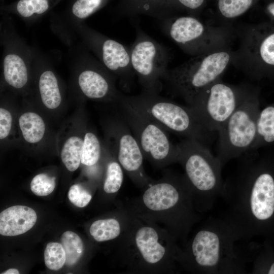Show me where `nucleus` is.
Instances as JSON below:
<instances>
[{
  "mask_svg": "<svg viewBox=\"0 0 274 274\" xmlns=\"http://www.w3.org/2000/svg\"><path fill=\"white\" fill-rule=\"evenodd\" d=\"M224 183L223 218L238 240L262 236L274 241V153L250 150L238 158Z\"/></svg>",
  "mask_w": 274,
  "mask_h": 274,
  "instance_id": "nucleus-1",
  "label": "nucleus"
},
{
  "mask_svg": "<svg viewBox=\"0 0 274 274\" xmlns=\"http://www.w3.org/2000/svg\"><path fill=\"white\" fill-rule=\"evenodd\" d=\"M127 206L136 215L165 228L177 243L184 244L200 219L183 174L171 170L153 181Z\"/></svg>",
  "mask_w": 274,
  "mask_h": 274,
  "instance_id": "nucleus-2",
  "label": "nucleus"
},
{
  "mask_svg": "<svg viewBox=\"0 0 274 274\" xmlns=\"http://www.w3.org/2000/svg\"><path fill=\"white\" fill-rule=\"evenodd\" d=\"M119 244L121 264L127 272H174L180 246L158 224L133 213L130 224Z\"/></svg>",
  "mask_w": 274,
  "mask_h": 274,
  "instance_id": "nucleus-3",
  "label": "nucleus"
},
{
  "mask_svg": "<svg viewBox=\"0 0 274 274\" xmlns=\"http://www.w3.org/2000/svg\"><path fill=\"white\" fill-rule=\"evenodd\" d=\"M236 241L234 231L223 218H211L180 246L177 263L191 273H244V262L234 249Z\"/></svg>",
  "mask_w": 274,
  "mask_h": 274,
  "instance_id": "nucleus-4",
  "label": "nucleus"
},
{
  "mask_svg": "<svg viewBox=\"0 0 274 274\" xmlns=\"http://www.w3.org/2000/svg\"><path fill=\"white\" fill-rule=\"evenodd\" d=\"M183 175L191 190L195 207L201 214L210 210L221 196L224 182L220 160L209 147L193 139H185L177 144Z\"/></svg>",
  "mask_w": 274,
  "mask_h": 274,
  "instance_id": "nucleus-5",
  "label": "nucleus"
},
{
  "mask_svg": "<svg viewBox=\"0 0 274 274\" xmlns=\"http://www.w3.org/2000/svg\"><path fill=\"white\" fill-rule=\"evenodd\" d=\"M122 98L139 113L167 132L196 140L209 147L216 133L207 130L189 106H183L159 94L144 92L136 95L123 94Z\"/></svg>",
  "mask_w": 274,
  "mask_h": 274,
  "instance_id": "nucleus-6",
  "label": "nucleus"
},
{
  "mask_svg": "<svg viewBox=\"0 0 274 274\" xmlns=\"http://www.w3.org/2000/svg\"><path fill=\"white\" fill-rule=\"evenodd\" d=\"M232 51L229 48L193 56L168 69L163 77V87L172 96L191 105L202 90L221 79L231 64Z\"/></svg>",
  "mask_w": 274,
  "mask_h": 274,
  "instance_id": "nucleus-7",
  "label": "nucleus"
},
{
  "mask_svg": "<svg viewBox=\"0 0 274 274\" xmlns=\"http://www.w3.org/2000/svg\"><path fill=\"white\" fill-rule=\"evenodd\" d=\"M163 30L187 54L195 56L231 48L236 36L229 23L213 25L190 15L162 20Z\"/></svg>",
  "mask_w": 274,
  "mask_h": 274,
  "instance_id": "nucleus-8",
  "label": "nucleus"
},
{
  "mask_svg": "<svg viewBox=\"0 0 274 274\" xmlns=\"http://www.w3.org/2000/svg\"><path fill=\"white\" fill-rule=\"evenodd\" d=\"M235 31L238 45L231 64L252 80L274 78V24H244Z\"/></svg>",
  "mask_w": 274,
  "mask_h": 274,
  "instance_id": "nucleus-9",
  "label": "nucleus"
},
{
  "mask_svg": "<svg viewBox=\"0 0 274 274\" xmlns=\"http://www.w3.org/2000/svg\"><path fill=\"white\" fill-rule=\"evenodd\" d=\"M260 110V89L256 87L217 132L216 157L223 166L251 150Z\"/></svg>",
  "mask_w": 274,
  "mask_h": 274,
  "instance_id": "nucleus-10",
  "label": "nucleus"
},
{
  "mask_svg": "<svg viewBox=\"0 0 274 274\" xmlns=\"http://www.w3.org/2000/svg\"><path fill=\"white\" fill-rule=\"evenodd\" d=\"M256 87L247 83L230 84L220 79L199 93L189 106L207 130L217 133Z\"/></svg>",
  "mask_w": 274,
  "mask_h": 274,
  "instance_id": "nucleus-11",
  "label": "nucleus"
},
{
  "mask_svg": "<svg viewBox=\"0 0 274 274\" xmlns=\"http://www.w3.org/2000/svg\"><path fill=\"white\" fill-rule=\"evenodd\" d=\"M122 95L117 102L119 113L129 126L144 158L156 169L178 162V145L172 143L167 131L136 112L122 98Z\"/></svg>",
  "mask_w": 274,
  "mask_h": 274,
  "instance_id": "nucleus-12",
  "label": "nucleus"
},
{
  "mask_svg": "<svg viewBox=\"0 0 274 274\" xmlns=\"http://www.w3.org/2000/svg\"><path fill=\"white\" fill-rule=\"evenodd\" d=\"M135 40L129 48L131 64L142 92L159 94L163 88V77L168 69V49L135 26Z\"/></svg>",
  "mask_w": 274,
  "mask_h": 274,
  "instance_id": "nucleus-13",
  "label": "nucleus"
},
{
  "mask_svg": "<svg viewBox=\"0 0 274 274\" xmlns=\"http://www.w3.org/2000/svg\"><path fill=\"white\" fill-rule=\"evenodd\" d=\"M71 25L99 62L118 78L122 90L130 92L135 75L131 64L129 48L91 28L84 22Z\"/></svg>",
  "mask_w": 274,
  "mask_h": 274,
  "instance_id": "nucleus-14",
  "label": "nucleus"
},
{
  "mask_svg": "<svg viewBox=\"0 0 274 274\" xmlns=\"http://www.w3.org/2000/svg\"><path fill=\"white\" fill-rule=\"evenodd\" d=\"M1 43L5 80L13 88L22 89L28 82L35 51L17 34L12 22H1Z\"/></svg>",
  "mask_w": 274,
  "mask_h": 274,
  "instance_id": "nucleus-15",
  "label": "nucleus"
},
{
  "mask_svg": "<svg viewBox=\"0 0 274 274\" xmlns=\"http://www.w3.org/2000/svg\"><path fill=\"white\" fill-rule=\"evenodd\" d=\"M112 130L115 158L135 186L143 189L153 179L145 172L143 153L129 126L119 113Z\"/></svg>",
  "mask_w": 274,
  "mask_h": 274,
  "instance_id": "nucleus-16",
  "label": "nucleus"
},
{
  "mask_svg": "<svg viewBox=\"0 0 274 274\" xmlns=\"http://www.w3.org/2000/svg\"><path fill=\"white\" fill-rule=\"evenodd\" d=\"M80 73L78 82L80 89L87 97L93 99H114L118 102L121 94L115 87L114 75L98 60L88 53L81 55L78 61Z\"/></svg>",
  "mask_w": 274,
  "mask_h": 274,
  "instance_id": "nucleus-17",
  "label": "nucleus"
},
{
  "mask_svg": "<svg viewBox=\"0 0 274 274\" xmlns=\"http://www.w3.org/2000/svg\"><path fill=\"white\" fill-rule=\"evenodd\" d=\"M133 213L124 206L116 216L94 221L89 228V233L97 242H105L114 239L118 241L126 232L131 220Z\"/></svg>",
  "mask_w": 274,
  "mask_h": 274,
  "instance_id": "nucleus-18",
  "label": "nucleus"
},
{
  "mask_svg": "<svg viewBox=\"0 0 274 274\" xmlns=\"http://www.w3.org/2000/svg\"><path fill=\"white\" fill-rule=\"evenodd\" d=\"M37 216L31 208L24 206L9 207L0 214V234L16 236L25 233L36 224Z\"/></svg>",
  "mask_w": 274,
  "mask_h": 274,
  "instance_id": "nucleus-19",
  "label": "nucleus"
},
{
  "mask_svg": "<svg viewBox=\"0 0 274 274\" xmlns=\"http://www.w3.org/2000/svg\"><path fill=\"white\" fill-rule=\"evenodd\" d=\"M117 10L123 16L145 15L161 20L173 16L175 12L172 0H120Z\"/></svg>",
  "mask_w": 274,
  "mask_h": 274,
  "instance_id": "nucleus-20",
  "label": "nucleus"
},
{
  "mask_svg": "<svg viewBox=\"0 0 274 274\" xmlns=\"http://www.w3.org/2000/svg\"><path fill=\"white\" fill-rule=\"evenodd\" d=\"M35 58L41 68L38 87L42 101L47 108L55 109L62 101L58 79L46 58L36 51Z\"/></svg>",
  "mask_w": 274,
  "mask_h": 274,
  "instance_id": "nucleus-21",
  "label": "nucleus"
},
{
  "mask_svg": "<svg viewBox=\"0 0 274 274\" xmlns=\"http://www.w3.org/2000/svg\"><path fill=\"white\" fill-rule=\"evenodd\" d=\"M274 145V103L262 110L259 114L256 140L251 150Z\"/></svg>",
  "mask_w": 274,
  "mask_h": 274,
  "instance_id": "nucleus-22",
  "label": "nucleus"
},
{
  "mask_svg": "<svg viewBox=\"0 0 274 274\" xmlns=\"http://www.w3.org/2000/svg\"><path fill=\"white\" fill-rule=\"evenodd\" d=\"M259 0H216L217 15L226 21L236 19L250 10Z\"/></svg>",
  "mask_w": 274,
  "mask_h": 274,
  "instance_id": "nucleus-23",
  "label": "nucleus"
},
{
  "mask_svg": "<svg viewBox=\"0 0 274 274\" xmlns=\"http://www.w3.org/2000/svg\"><path fill=\"white\" fill-rule=\"evenodd\" d=\"M19 124L25 140L30 143L39 142L43 138L45 125L41 117L35 113L26 112L19 119Z\"/></svg>",
  "mask_w": 274,
  "mask_h": 274,
  "instance_id": "nucleus-24",
  "label": "nucleus"
},
{
  "mask_svg": "<svg viewBox=\"0 0 274 274\" xmlns=\"http://www.w3.org/2000/svg\"><path fill=\"white\" fill-rule=\"evenodd\" d=\"M83 142L81 138L73 136L66 141L62 147L61 160L69 171L76 170L81 162Z\"/></svg>",
  "mask_w": 274,
  "mask_h": 274,
  "instance_id": "nucleus-25",
  "label": "nucleus"
},
{
  "mask_svg": "<svg viewBox=\"0 0 274 274\" xmlns=\"http://www.w3.org/2000/svg\"><path fill=\"white\" fill-rule=\"evenodd\" d=\"M61 242L65 252V264L68 266L75 265L81 258L84 246L81 238L75 232H64L61 237Z\"/></svg>",
  "mask_w": 274,
  "mask_h": 274,
  "instance_id": "nucleus-26",
  "label": "nucleus"
},
{
  "mask_svg": "<svg viewBox=\"0 0 274 274\" xmlns=\"http://www.w3.org/2000/svg\"><path fill=\"white\" fill-rule=\"evenodd\" d=\"M253 273L274 274V250L272 242L266 239L253 263Z\"/></svg>",
  "mask_w": 274,
  "mask_h": 274,
  "instance_id": "nucleus-27",
  "label": "nucleus"
},
{
  "mask_svg": "<svg viewBox=\"0 0 274 274\" xmlns=\"http://www.w3.org/2000/svg\"><path fill=\"white\" fill-rule=\"evenodd\" d=\"M123 169L117 159L107 162L103 190L107 194H115L120 189L124 180Z\"/></svg>",
  "mask_w": 274,
  "mask_h": 274,
  "instance_id": "nucleus-28",
  "label": "nucleus"
},
{
  "mask_svg": "<svg viewBox=\"0 0 274 274\" xmlns=\"http://www.w3.org/2000/svg\"><path fill=\"white\" fill-rule=\"evenodd\" d=\"M49 8L48 0H20L15 10L21 17L30 21L44 14Z\"/></svg>",
  "mask_w": 274,
  "mask_h": 274,
  "instance_id": "nucleus-29",
  "label": "nucleus"
},
{
  "mask_svg": "<svg viewBox=\"0 0 274 274\" xmlns=\"http://www.w3.org/2000/svg\"><path fill=\"white\" fill-rule=\"evenodd\" d=\"M101 156V146L96 135L87 132L84 139L81 163L88 166L96 165Z\"/></svg>",
  "mask_w": 274,
  "mask_h": 274,
  "instance_id": "nucleus-30",
  "label": "nucleus"
},
{
  "mask_svg": "<svg viewBox=\"0 0 274 274\" xmlns=\"http://www.w3.org/2000/svg\"><path fill=\"white\" fill-rule=\"evenodd\" d=\"M107 0H77L72 8L73 24L82 22L102 7Z\"/></svg>",
  "mask_w": 274,
  "mask_h": 274,
  "instance_id": "nucleus-31",
  "label": "nucleus"
},
{
  "mask_svg": "<svg viewBox=\"0 0 274 274\" xmlns=\"http://www.w3.org/2000/svg\"><path fill=\"white\" fill-rule=\"evenodd\" d=\"M46 266L50 269L58 270L65 263L66 255L61 244L56 242L48 243L44 251Z\"/></svg>",
  "mask_w": 274,
  "mask_h": 274,
  "instance_id": "nucleus-32",
  "label": "nucleus"
},
{
  "mask_svg": "<svg viewBox=\"0 0 274 274\" xmlns=\"http://www.w3.org/2000/svg\"><path fill=\"white\" fill-rule=\"evenodd\" d=\"M55 187V177H50L45 174L36 175L31 180L30 189L36 195L47 196L51 194Z\"/></svg>",
  "mask_w": 274,
  "mask_h": 274,
  "instance_id": "nucleus-33",
  "label": "nucleus"
},
{
  "mask_svg": "<svg viewBox=\"0 0 274 274\" xmlns=\"http://www.w3.org/2000/svg\"><path fill=\"white\" fill-rule=\"evenodd\" d=\"M207 2L208 0H172V6L175 12H184L188 15L198 17Z\"/></svg>",
  "mask_w": 274,
  "mask_h": 274,
  "instance_id": "nucleus-34",
  "label": "nucleus"
},
{
  "mask_svg": "<svg viewBox=\"0 0 274 274\" xmlns=\"http://www.w3.org/2000/svg\"><path fill=\"white\" fill-rule=\"evenodd\" d=\"M69 200L79 208L86 207L92 198L91 193L80 184L72 185L68 192Z\"/></svg>",
  "mask_w": 274,
  "mask_h": 274,
  "instance_id": "nucleus-35",
  "label": "nucleus"
},
{
  "mask_svg": "<svg viewBox=\"0 0 274 274\" xmlns=\"http://www.w3.org/2000/svg\"><path fill=\"white\" fill-rule=\"evenodd\" d=\"M12 117L10 112L0 109V139L6 138L9 134L12 126Z\"/></svg>",
  "mask_w": 274,
  "mask_h": 274,
  "instance_id": "nucleus-36",
  "label": "nucleus"
},
{
  "mask_svg": "<svg viewBox=\"0 0 274 274\" xmlns=\"http://www.w3.org/2000/svg\"><path fill=\"white\" fill-rule=\"evenodd\" d=\"M266 11L274 24V0L270 1L266 6Z\"/></svg>",
  "mask_w": 274,
  "mask_h": 274,
  "instance_id": "nucleus-37",
  "label": "nucleus"
},
{
  "mask_svg": "<svg viewBox=\"0 0 274 274\" xmlns=\"http://www.w3.org/2000/svg\"><path fill=\"white\" fill-rule=\"evenodd\" d=\"M2 273V274H19V272L18 270H17L16 268H10Z\"/></svg>",
  "mask_w": 274,
  "mask_h": 274,
  "instance_id": "nucleus-38",
  "label": "nucleus"
}]
</instances>
